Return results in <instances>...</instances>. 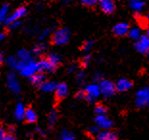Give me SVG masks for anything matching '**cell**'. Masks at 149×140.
<instances>
[{"label": "cell", "instance_id": "cell-14", "mask_svg": "<svg viewBox=\"0 0 149 140\" xmlns=\"http://www.w3.org/2000/svg\"><path fill=\"white\" fill-rule=\"evenodd\" d=\"M97 140H117V134L111 130H103L96 135Z\"/></svg>", "mask_w": 149, "mask_h": 140}, {"label": "cell", "instance_id": "cell-34", "mask_svg": "<svg viewBox=\"0 0 149 140\" xmlns=\"http://www.w3.org/2000/svg\"><path fill=\"white\" fill-rule=\"evenodd\" d=\"M99 2V0H82V4L86 7H94Z\"/></svg>", "mask_w": 149, "mask_h": 140}, {"label": "cell", "instance_id": "cell-38", "mask_svg": "<svg viewBox=\"0 0 149 140\" xmlns=\"http://www.w3.org/2000/svg\"><path fill=\"white\" fill-rule=\"evenodd\" d=\"M75 98L79 101H82V100H86V95H85V92L84 90H81V91H78L77 93L75 95Z\"/></svg>", "mask_w": 149, "mask_h": 140}, {"label": "cell", "instance_id": "cell-12", "mask_svg": "<svg viewBox=\"0 0 149 140\" xmlns=\"http://www.w3.org/2000/svg\"><path fill=\"white\" fill-rule=\"evenodd\" d=\"M132 85H133V84L131 81H129L128 79H126V78H121V79H119L116 84V91L125 92V91L129 90L130 88L132 87Z\"/></svg>", "mask_w": 149, "mask_h": 140}, {"label": "cell", "instance_id": "cell-1", "mask_svg": "<svg viewBox=\"0 0 149 140\" xmlns=\"http://www.w3.org/2000/svg\"><path fill=\"white\" fill-rule=\"evenodd\" d=\"M70 39V31L68 28H60L54 31L51 36V42L54 45H65Z\"/></svg>", "mask_w": 149, "mask_h": 140}, {"label": "cell", "instance_id": "cell-23", "mask_svg": "<svg viewBox=\"0 0 149 140\" xmlns=\"http://www.w3.org/2000/svg\"><path fill=\"white\" fill-rule=\"evenodd\" d=\"M130 7L136 12H141L144 7L143 0H130Z\"/></svg>", "mask_w": 149, "mask_h": 140}, {"label": "cell", "instance_id": "cell-10", "mask_svg": "<svg viewBox=\"0 0 149 140\" xmlns=\"http://www.w3.org/2000/svg\"><path fill=\"white\" fill-rule=\"evenodd\" d=\"M98 6H99L100 10L105 12L106 15L113 14L116 10V4L113 0H99Z\"/></svg>", "mask_w": 149, "mask_h": 140}, {"label": "cell", "instance_id": "cell-2", "mask_svg": "<svg viewBox=\"0 0 149 140\" xmlns=\"http://www.w3.org/2000/svg\"><path fill=\"white\" fill-rule=\"evenodd\" d=\"M135 105L138 109H143L149 107V87L141 88L135 96Z\"/></svg>", "mask_w": 149, "mask_h": 140}, {"label": "cell", "instance_id": "cell-11", "mask_svg": "<svg viewBox=\"0 0 149 140\" xmlns=\"http://www.w3.org/2000/svg\"><path fill=\"white\" fill-rule=\"evenodd\" d=\"M129 24L126 22H120L113 27V33L116 37H124L129 33Z\"/></svg>", "mask_w": 149, "mask_h": 140}, {"label": "cell", "instance_id": "cell-33", "mask_svg": "<svg viewBox=\"0 0 149 140\" xmlns=\"http://www.w3.org/2000/svg\"><path fill=\"white\" fill-rule=\"evenodd\" d=\"M52 31H53V27H48V28H46V29H44L39 36V39L40 40H44L47 36H49L50 33H52Z\"/></svg>", "mask_w": 149, "mask_h": 140}, {"label": "cell", "instance_id": "cell-5", "mask_svg": "<svg viewBox=\"0 0 149 140\" xmlns=\"http://www.w3.org/2000/svg\"><path fill=\"white\" fill-rule=\"evenodd\" d=\"M40 72V67H39V62L32 60V62H28V63H24L22 65V67L20 69V75L24 76V77H32L33 75H35L36 73Z\"/></svg>", "mask_w": 149, "mask_h": 140}, {"label": "cell", "instance_id": "cell-44", "mask_svg": "<svg viewBox=\"0 0 149 140\" xmlns=\"http://www.w3.org/2000/svg\"><path fill=\"white\" fill-rule=\"evenodd\" d=\"M5 37H6V34L4 33V32H3V33H1V34H0V40H1V41H3V40H4V39H5Z\"/></svg>", "mask_w": 149, "mask_h": 140}, {"label": "cell", "instance_id": "cell-19", "mask_svg": "<svg viewBox=\"0 0 149 140\" xmlns=\"http://www.w3.org/2000/svg\"><path fill=\"white\" fill-rule=\"evenodd\" d=\"M25 112H26V109H25L24 105L22 103H17V105L15 107V117L17 120H23L25 117Z\"/></svg>", "mask_w": 149, "mask_h": 140}, {"label": "cell", "instance_id": "cell-25", "mask_svg": "<svg viewBox=\"0 0 149 140\" xmlns=\"http://www.w3.org/2000/svg\"><path fill=\"white\" fill-rule=\"evenodd\" d=\"M9 9H10V7H9L8 4H3L1 7V10H0V20H1L3 24L5 23L7 18L9 17V15H8Z\"/></svg>", "mask_w": 149, "mask_h": 140}, {"label": "cell", "instance_id": "cell-6", "mask_svg": "<svg viewBox=\"0 0 149 140\" xmlns=\"http://www.w3.org/2000/svg\"><path fill=\"white\" fill-rule=\"evenodd\" d=\"M7 87L13 93L18 94L20 92V85L15 72L10 71L7 74Z\"/></svg>", "mask_w": 149, "mask_h": 140}, {"label": "cell", "instance_id": "cell-22", "mask_svg": "<svg viewBox=\"0 0 149 140\" xmlns=\"http://www.w3.org/2000/svg\"><path fill=\"white\" fill-rule=\"evenodd\" d=\"M37 113L36 111H35L33 109H31V107H29V109H26V112H25V117L24 119L27 121L28 123H35L37 121Z\"/></svg>", "mask_w": 149, "mask_h": 140}, {"label": "cell", "instance_id": "cell-17", "mask_svg": "<svg viewBox=\"0 0 149 140\" xmlns=\"http://www.w3.org/2000/svg\"><path fill=\"white\" fill-rule=\"evenodd\" d=\"M17 59L23 63H28V62L34 60L33 58H32V56H31V53L27 49L19 50L17 52Z\"/></svg>", "mask_w": 149, "mask_h": 140}, {"label": "cell", "instance_id": "cell-9", "mask_svg": "<svg viewBox=\"0 0 149 140\" xmlns=\"http://www.w3.org/2000/svg\"><path fill=\"white\" fill-rule=\"evenodd\" d=\"M27 15V9L25 7H19L17 8V10H15L13 14L7 18V20L4 23V25H10L11 23L15 21H17L19 20L21 17H25V15Z\"/></svg>", "mask_w": 149, "mask_h": 140}, {"label": "cell", "instance_id": "cell-13", "mask_svg": "<svg viewBox=\"0 0 149 140\" xmlns=\"http://www.w3.org/2000/svg\"><path fill=\"white\" fill-rule=\"evenodd\" d=\"M68 93V85H66V84H65V82L58 84L56 90H55L56 99L57 100H63L64 98L66 97Z\"/></svg>", "mask_w": 149, "mask_h": 140}, {"label": "cell", "instance_id": "cell-15", "mask_svg": "<svg viewBox=\"0 0 149 140\" xmlns=\"http://www.w3.org/2000/svg\"><path fill=\"white\" fill-rule=\"evenodd\" d=\"M6 62H7L8 65L10 66L11 68L15 69V70H17V71H20L22 65L24 64L23 62H20V60L17 59V57H14V56L8 57L7 60H6Z\"/></svg>", "mask_w": 149, "mask_h": 140}, {"label": "cell", "instance_id": "cell-28", "mask_svg": "<svg viewBox=\"0 0 149 140\" xmlns=\"http://www.w3.org/2000/svg\"><path fill=\"white\" fill-rule=\"evenodd\" d=\"M128 36H129L130 39H132V40H134L137 41L139 39V37H141V30H139V28H132V29L129 31Z\"/></svg>", "mask_w": 149, "mask_h": 140}, {"label": "cell", "instance_id": "cell-18", "mask_svg": "<svg viewBox=\"0 0 149 140\" xmlns=\"http://www.w3.org/2000/svg\"><path fill=\"white\" fill-rule=\"evenodd\" d=\"M30 82L33 85L40 87L45 82V75L43 74V72H38L32 77H30Z\"/></svg>", "mask_w": 149, "mask_h": 140}, {"label": "cell", "instance_id": "cell-29", "mask_svg": "<svg viewBox=\"0 0 149 140\" xmlns=\"http://www.w3.org/2000/svg\"><path fill=\"white\" fill-rule=\"evenodd\" d=\"M94 45V40H86L85 42L82 45V51L85 53H88L93 49V47Z\"/></svg>", "mask_w": 149, "mask_h": 140}, {"label": "cell", "instance_id": "cell-40", "mask_svg": "<svg viewBox=\"0 0 149 140\" xmlns=\"http://www.w3.org/2000/svg\"><path fill=\"white\" fill-rule=\"evenodd\" d=\"M36 130H37V132H39L40 134L42 135V136H45V132H44L43 130H42V129H40V128H37V129H36Z\"/></svg>", "mask_w": 149, "mask_h": 140}, {"label": "cell", "instance_id": "cell-37", "mask_svg": "<svg viewBox=\"0 0 149 140\" xmlns=\"http://www.w3.org/2000/svg\"><path fill=\"white\" fill-rule=\"evenodd\" d=\"M103 80H104V77H103V75L101 74V73H99V72H95V73H94L93 81L95 82V84H96V82H101Z\"/></svg>", "mask_w": 149, "mask_h": 140}, {"label": "cell", "instance_id": "cell-30", "mask_svg": "<svg viewBox=\"0 0 149 140\" xmlns=\"http://www.w3.org/2000/svg\"><path fill=\"white\" fill-rule=\"evenodd\" d=\"M0 138H1V140H15V136L11 132H6L4 128H2L0 130Z\"/></svg>", "mask_w": 149, "mask_h": 140}, {"label": "cell", "instance_id": "cell-46", "mask_svg": "<svg viewBox=\"0 0 149 140\" xmlns=\"http://www.w3.org/2000/svg\"><path fill=\"white\" fill-rule=\"evenodd\" d=\"M147 17H148V18H149V14H148V15H147Z\"/></svg>", "mask_w": 149, "mask_h": 140}, {"label": "cell", "instance_id": "cell-7", "mask_svg": "<svg viewBox=\"0 0 149 140\" xmlns=\"http://www.w3.org/2000/svg\"><path fill=\"white\" fill-rule=\"evenodd\" d=\"M135 48L139 53L142 55H147L149 52V39L147 36H141L139 39L136 41Z\"/></svg>", "mask_w": 149, "mask_h": 140}, {"label": "cell", "instance_id": "cell-27", "mask_svg": "<svg viewBox=\"0 0 149 140\" xmlns=\"http://www.w3.org/2000/svg\"><path fill=\"white\" fill-rule=\"evenodd\" d=\"M57 118H58V113H57L56 110H52L50 111L49 115H48V127L49 129H51L52 127L55 125Z\"/></svg>", "mask_w": 149, "mask_h": 140}, {"label": "cell", "instance_id": "cell-39", "mask_svg": "<svg viewBox=\"0 0 149 140\" xmlns=\"http://www.w3.org/2000/svg\"><path fill=\"white\" fill-rule=\"evenodd\" d=\"M21 25V22L19 20H17V21H15V22H13V23H11L10 25H8L9 28L12 30H14V29H17V28H18Z\"/></svg>", "mask_w": 149, "mask_h": 140}, {"label": "cell", "instance_id": "cell-35", "mask_svg": "<svg viewBox=\"0 0 149 140\" xmlns=\"http://www.w3.org/2000/svg\"><path fill=\"white\" fill-rule=\"evenodd\" d=\"M99 132H100V128L97 125H94V126H91V128L88 129V133L91 135H95L96 136L98 133H99Z\"/></svg>", "mask_w": 149, "mask_h": 140}, {"label": "cell", "instance_id": "cell-4", "mask_svg": "<svg viewBox=\"0 0 149 140\" xmlns=\"http://www.w3.org/2000/svg\"><path fill=\"white\" fill-rule=\"evenodd\" d=\"M99 87H100L101 95L105 98L112 97L113 95L116 93V85L110 80L104 79L102 82H99Z\"/></svg>", "mask_w": 149, "mask_h": 140}, {"label": "cell", "instance_id": "cell-41", "mask_svg": "<svg viewBox=\"0 0 149 140\" xmlns=\"http://www.w3.org/2000/svg\"><path fill=\"white\" fill-rule=\"evenodd\" d=\"M76 70V66L75 65H70L69 67L68 68V72H73Z\"/></svg>", "mask_w": 149, "mask_h": 140}, {"label": "cell", "instance_id": "cell-8", "mask_svg": "<svg viewBox=\"0 0 149 140\" xmlns=\"http://www.w3.org/2000/svg\"><path fill=\"white\" fill-rule=\"evenodd\" d=\"M94 122L102 130H110L113 126V122L107 115H96Z\"/></svg>", "mask_w": 149, "mask_h": 140}, {"label": "cell", "instance_id": "cell-47", "mask_svg": "<svg viewBox=\"0 0 149 140\" xmlns=\"http://www.w3.org/2000/svg\"><path fill=\"white\" fill-rule=\"evenodd\" d=\"M147 55H148V56H149V52H148V54H147Z\"/></svg>", "mask_w": 149, "mask_h": 140}, {"label": "cell", "instance_id": "cell-45", "mask_svg": "<svg viewBox=\"0 0 149 140\" xmlns=\"http://www.w3.org/2000/svg\"><path fill=\"white\" fill-rule=\"evenodd\" d=\"M146 36H147V37L149 39V29L147 30V32H146Z\"/></svg>", "mask_w": 149, "mask_h": 140}, {"label": "cell", "instance_id": "cell-21", "mask_svg": "<svg viewBox=\"0 0 149 140\" xmlns=\"http://www.w3.org/2000/svg\"><path fill=\"white\" fill-rule=\"evenodd\" d=\"M47 60H49L50 63L54 66L55 68H57V66H58L60 64V62H62V58H61V56L59 55V54H57V53H50L48 56H47Z\"/></svg>", "mask_w": 149, "mask_h": 140}, {"label": "cell", "instance_id": "cell-26", "mask_svg": "<svg viewBox=\"0 0 149 140\" xmlns=\"http://www.w3.org/2000/svg\"><path fill=\"white\" fill-rule=\"evenodd\" d=\"M60 139L61 140H75L74 133L68 130H63L60 133Z\"/></svg>", "mask_w": 149, "mask_h": 140}, {"label": "cell", "instance_id": "cell-16", "mask_svg": "<svg viewBox=\"0 0 149 140\" xmlns=\"http://www.w3.org/2000/svg\"><path fill=\"white\" fill-rule=\"evenodd\" d=\"M39 67H40V72H53L56 68L50 63V62L47 58L42 59L39 60Z\"/></svg>", "mask_w": 149, "mask_h": 140}, {"label": "cell", "instance_id": "cell-36", "mask_svg": "<svg viewBox=\"0 0 149 140\" xmlns=\"http://www.w3.org/2000/svg\"><path fill=\"white\" fill-rule=\"evenodd\" d=\"M91 55H85L84 56V58L82 59V62H81V64L82 66H84V67H87V66L90 64V62H91Z\"/></svg>", "mask_w": 149, "mask_h": 140}, {"label": "cell", "instance_id": "cell-20", "mask_svg": "<svg viewBox=\"0 0 149 140\" xmlns=\"http://www.w3.org/2000/svg\"><path fill=\"white\" fill-rule=\"evenodd\" d=\"M57 85L58 84L55 82H52V81H45L43 84L40 85V90L42 92H52V91H55L56 88H57Z\"/></svg>", "mask_w": 149, "mask_h": 140}, {"label": "cell", "instance_id": "cell-3", "mask_svg": "<svg viewBox=\"0 0 149 140\" xmlns=\"http://www.w3.org/2000/svg\"><path fill=\"white\" fill-rule=\"evenodd\" d=\"M85 95H86V101H88V103H93L94 100L97 99L100 96L101 91L100 87L97 84H91L88 85L84 89Z\"/></svg>", "mask_w": 149, "mask_h": 140}, {"label": "cell", "instance_id": "cell-24", "mask_svg": "<svg viewBox=\"0 0 149 140\" xmlns=\"http://www.w3.org/2000/svg\"><path fill=\"white\" fill-rule=\"evenodd\" d=\"M46 49H47L46 43H44V42H39V43H37L36 45L34 46L33 53L35 54V55L40 56V55H42V54L46 51Z\"/></svg>", "mask_w": 149, "mask_h": 140}, {"label": "cell", "instance_id": "cell-42", "mask_svg": "<svg viewBox=\"0 0 149 140\" xmlns=\"http://www.w3.org/2000/svg\"><path fill=\"white\" fill-rule=\"evenodd\" d=\"M72 1H73V0H61V4L62 5H66V4H68V3H70Z\"/></svg>", "mask_w": 149, "mask_h": 140}, {"label": "cell", "instance_id": "cell-31", "mask_svg": "<svg viewBox=\"0 0 149 140\" xmlns=\"http://www.w3.org/2000/svg\"><path fill=\"white\" fill-rule=\"evenodd\" d=\"M94 113H95V115H106L107 107L103 105H97L94 109Z\"/></svg>", "mask_w": 149, "mask_h": 140}, {"label": "cell", "instance_id": "cell-43", "mask_svg": "<svg viewBox=\"0 0 149 140\" xmlns=\"http://www.w3.org/2000/svg\"><path fill=\"white\" fill-rule=\"evenodd\" d=\"M0 58H1V60H0V62H1V63H4L5 62V56H4V53H1V55H0Z\"/></svg>", "mask_w": 149, "mask_h": 140}, {"label": "cell", "instance_id": "cell-32", "mask_svg": "<svg viewBox=\"0 0 149 140\" xmlns=\"http://www.w3.org/2000/svg\"><path fill=\"white\" fill-rule=\"evenodd\" d=\"M76 80L79 85H84L86 82V73L84 71H79L76 75Z\"/></svg>", "mask_w": 149, "mask_h": 140}]
</instances>
